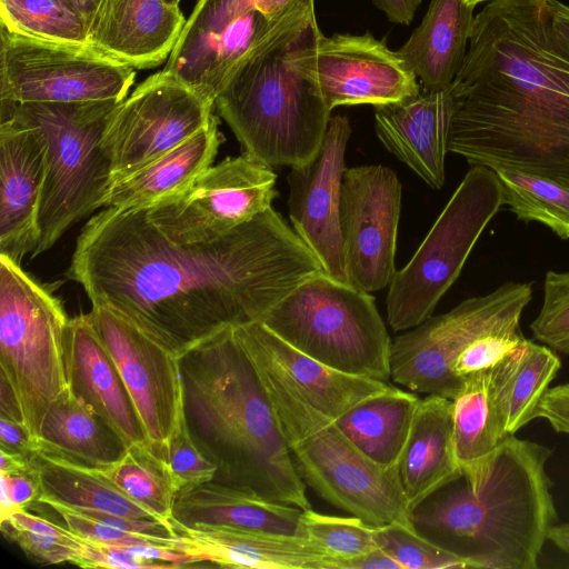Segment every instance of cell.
Returning a JSON list of instances; mask_svg holds the SVG:
<instances>
[{
  "label": "cell",
  "instance_id": "obj_49",
  "mask_svg": "<svg viewBox=\"0 0 569 569\" xmlns=\"http://www.w3.org/2000/svg\"><path fill=\"white\" fill-rule=\"evenodd\" d=\"M422 0H372V2L386 14L389 21L408 26Z\"/></svg>",
  "mask_w": 569,
  "mask_h": 569
},
{
  "label": "cell",
  "instance_id": "obj_26",
  "mask_svg": "<svg viewBox=\"0 0 569 569\" xmlns=\"http://www.w3.org/2000/svg\"><path fill=\"white\" fill-rule=\"evenodd\" d=\"M397 472L410 511L461 476L453 448L451 399L438 395L421 399Z\"/></svg>",
  "mask_w": 569,
  "mask_h": 569
},
{
  "label": "cell",
  "instance_id": "obj_19",
  "mask_svg": "<svg viewBox=\"0 0 569 569\" xmlns=\"http://www.w3.org/2000/svg\"><path fill=\"white\" fill-rule=\"evenodd\" d=\"M350 136L351 126L346 116L330 118L316 156L292 167L287 177L289 217L296 233L317 257L323 272L343 283H349V279L339 208Z\"/></svg>",
  "mask_w": 569,
  "mask_h": 569
},
{
  "label": "cell",
  "instance_id": "obj_43",
  "mask_svg": "<svg viewBox=\"0 0 569 569\" xmlns=\"http://www.w3.org/2000/svg\"><path fill=\"white\" fill-rule=\"evenodd\" d=\"M39 502L51 507L63 519L66 527L78 536L92 541L111 546L130 545H164L177 547L178 536L173 538L133 532L112 527L81 511L51 499H41Z\"/></svg>",
  "mask_w": 569,
  "mask_h": 569
},
{
  "label": "cell",
  "instance_id": "obj_33",
  "mask_svg": "<svg viewBox=\"0 0 569 569\" xmlns=\"http://www.w3.org/2000/svg\"><path fill=\"white\" fill-rule=\"evenodd\" d=\"M32 458L42 491L39 500L51 499L70 507L92 509L113 516L160 521L93 467L43 451L34 452Z\"/></svg>",
  "mask_w": 569,
  "mask_h": 569
},
{
  "label": "cell",
  "instance_id": "obj_28",
  "mask_svg": "<svg viewBox=\"0 0 569 569\" xmlns=\"http://www.w3.org/2000/svg\"><path fill=\"white\" fill-rule=\"evenodd\" d=\"M301 511L251 489L211 480L180 491L171 519L188 527L222 526L297 535Z\"/></svg>",
  "mask_w": 569,
  "mask_h": 569
},
{
  "label": "cell",
  "instance_id": "obj_47",
  "mask_svg": "<svg viewBox=\"0 0 569 569\" xmlns=\"http://www.w3.org/2000/svg\"><path fill=\"white\" fill-rule=\"evenodd\" d=\"M537 418L547 420L556 432L569 435V382L545 391L535 409Z\"/></svg>",
  "mask_w": 569,
  "mask_h": 569
},
{
  "label": "cell",
  "instance_id": "obj_27",
  "mask_svg": "<svg viewBox=\"0 0 569 569\" xmlns=\"http://www.w3.org/2000/svg\"><path fill=\"white\" fill-rule=\"evenodd\" d=\"M221 141L218 119L213 114L210 122L196 134L130 174L113 181L102 208L148 209L163 199L181 193L212 164Z\"/></svg>",
  "mask_w": 569,
  "mask_h": 569
},
{
  "label": "cell",
  "instance_id": "obj_6",
  "mask_svg": "<svg viewBox=\"0 0 569 569\" xmlns=\"http://www.w3.org/2000/svg\"><path fill=\"white\" fill-rule=\"evenodd\" d=\"M287 51L242 64L214 100V109L243 153L270 168L310 161L321 147L331 113L312 87L288 66Z\"/></svg>",
  "mask_w": 569,
  "mask_h": 569
},
{
  "label": "cell",
  "instance_id": "obj_44",
  "mask_svg": "<svg viewBox=\"0 0 569 569\" xmlns=\"http://www.w3.org/2000/svg\"><path fill=\"white\" fill-rule=\"evenodd\" d=\"M520 328L487 333L467 346L455 359L452 372L466 376L492 368L503 361L523 339Z\"/></svg>",
  "mask_w": 569,
  "mask_h": 569
},
{
  "label": "cell",
  "instance_id": "obj_57",
  "mask_svg": "<svg viewBox=\"0 0 569 569\" xmlns=\"http://www.w3.org/2000/svg\"><path fill=\"white\" fill-rule=\"evenodd\" d=\"M168 4L171 6H179L181 0H164Z\"/></svg>",
  "mask_w": 569,
  "mask_h": 569
},
{
  "label": "cell",
  "instance_id": "obj_23",
  "mask_svg": "<svg viewBox=\"0 0 569 569\" xmlns=\"http://www.w3.org/2000/svg\"><path fill=\"white\" fill-rule=\"evenodd\" d=\"M187 19L164 0H99L87 24L93 50L137 69L168 60Z\"/></svg>",
  "mask_w": 569,
  "mask_h": 569
},
{
  "label": "cell",
  "instance_id": "obj_11",
  "mask_svg": "<svg viewBox=\"0 0 569 569\" xmlns=\"http://www.w3.org/2000/svg\"><path fill=\"white\" fill-rule=\"evenodd\" d=\"M531 299L530 282L509 281L428 318L392 341L391 379L413 392L453 399L462 383L451 369L458 355L487 333L520 328Z\"/></svg>",
  "mask_w": 569,
  "mask_h": 569
},
{
  "label": "cell",
  "instance_id": "obj_13",
  "mask_svg": "<svg viewBox=\"0 0 569 569\" xmlns=\"http://www.w3.org/2000/svg\"><path fill=\"white\" fill-rule=\"evenodd\" d=\"M214 103L162 69L138 84L110 113L101 148L111 183L176 148L213 117Z\"/></svg>",
  "mask_w": 569,
  "mask_h": 569
},
{
  "label": "cell",
  "instance_id": "obj_15",
  "mask_svg": "<svg viewBox=\"0 0 569 569\" xmlns=\"http://www.w3.org/2000/svg\"><path fill=\"white\" fill-rule=\"evenodd\" d=\"M276 179L272 168L244 153L226 158L147 216L173 242H210L271 208Z\"/></svg>",
  "mask_w": 569,
  "mask_h": 569
},
{
  "label": "cell",
  "instance_id": "obj_21",
  "mask_svg": "<svg viewBox=\"0 0 569 569\" xmlns=\"http://www.w3.org/2000/svg\"><path fill=\"white\" fill-rule=\"evenodd\" d=\"M234 335L258 369L280 380L335 420L365 399L391 387L389 382L332 369L297 350L260 321L236 326Z\"/></svg>",
  "mask_w": 569,
  "mask_h": 569
},
{
  "label": "cell",
  "instance_id": "obj_38",
  "mask_svg": "<svg viewBox=\"0 0 569 569\" xmlns=\"http://www.w3.org/2000/svg\"><path fill=\"white\" fill-rule=\"evenodd\" d=\"M0 529L8 540L42 565H74L82 550L80 536L26 509L17 510L0 520Z\"/></svg>",
  "mask_w": 569,
  "mask_h": 569
},
{
  "label": "cell",
  "instance_id": "obj_54",
  "mask_svg": "<svg viewBox=\"0 0 569 569\" xmlns=\"http://www.w3.org/2000/svg\"><path fill=\"white\" fill-rule=\"evenodd\" d=\"M548 540L560 550L569 553V523H556L548 533Z\"/></svg>",
  "mask_w": 569,
  "mask_h": 569
},
{
  "label": "cell",
  "instance_id": "obj_9",
  "mask_svg": "<svg viewBox=\"0 0 569 569\" xmlns=\"http://www.w3.org/2000/svg\"><path fill=\"white\" fill-rule=\"evenodd\" d=\"M68 322L52 290L0 254V377L11 387L33 440L50 406L68 387Z\"/></svg>",
  "mask_w": 569,
  "mask_h": 569
},
{
  "label": "cell",
  "instance_id": "obj_7",
  "mask_svg": "<svg viewBox=\"0 0 569 569\" xmlns=\"http://www.w3.org/2000/svg\"><path fill=\"white\" fill-rule=\"evenodd\" d=\"M118 103L0 101V117L13 116L36 127L47 144L40 239L31 258L50 249L70 227L102 208L111 184V168L101 148V136Z\"/></svg>",
  "mask_w": 569,
  "mask_h": 569
},
{
  "label": "cell",
  "instance_id": "obj_42",
  "mask_svg": "<svg viewBox=\"0 0 569 569\" xmlns=\"http://www.w3.org/2000/svg\"><path fill=\"white\" fill-rule=\"evenodd\" d=\"M164 458L179 492L211 481L216 477L217 465L203 453L190 432L184 405L167 441Z\"/></svg>",
  "mask_w": 569,
  "mask_h": 569
},
{
  "label": "cell",
  "instance_id": "obj_31",
  "mask_svg": "<svg viewBox=\"0 0 569 569\" xmlns=\"http://www.w3.org/2000/svg\"><path fill=\"white\" fill-rule=\"evenodd\" d=\"M126 448L114 430L69 387L50 406L36 439V452L56 453L93 468L117 461Z\"/></svg>",
  "mask_w": 569,
  "mask_h": 569
},
{
  "label": "cell",
  "instance_id": "obj_8",
  "mask_svg": "<svg viewBox=\"0 0 569 569\" xmlns=\"http://www.w3.org/2000/svg\"><path fill=\"white\" fill-rule=\"evenodd\" d=\"M260 322L340 372L385 382L391 378L392 341L375 298L323 271L298 284Z\"/></svg>",
  "mask_w": 569,
  "mask_h": 569
},
{
  "label": "cell",
  "instance_id": "obj_25",
  "mask_svg": "<svg viewBox=\"0 0 569 569\" xmlns=\"http://www.w3.org/2000/svg\"><path fill=\"white\" fill-rule=\"evenodd\" d=\"M64 362L71 392L101 417L126 447L147 441L127 387L89 313L69 319Z\"/></svg>",
  "mask_w": 569,
  "mask_h": 569
},
{
  "label": "cell",
  "instance_id": "obj_50",
  "mask_svg": "<svg viewBox=\"0 0 569 569\" xmlns=\"http://www.w3.org/2000/svg\"><path fill=\"white\" fill-rule=\"evenodd\" d=\"M340 569H401L381 548H376L362 556L346 560Z\"/></svg>",
  "mask_w": 569,
  "mask_h": 569
},
{
  "label": "cell",
  "instance_id": "obj_2",
  "mask_svg": "<svg viewBox=\"0 0 569 569\" xmlns=\"http://www.w3.org/2000/svg\"><path fill=\"white\" fill-rule=\"evenodd\" d=\"M452 86L450 152L569 188V47L548 0L486 4Z\"/></svg>",
  "mask_w": 569,
  "mask_h": 569
},
{
  "label": "cell",
  "instance_id": "obj_55",
  "mask_svg": "<svg viewBox=\"0 0 569 569\" xmlns=\"http://www.w3.org/2000/svg\"><path fill=\"white\" fill-rule=\"evenodd\" d=\"M83 16L88 24L91 19L99 0H69Z\"/></svg>",
  "mask_w": 569,
  "mask_h": 569
},
{
  "label": "cell",
  "instance_id": "obj_46",
  "mask_svg": "<svg viewBox=\"0 0 569 569\" xmlns=\"http://www.w3.org/2000/svg\"><path fill=\"white\" fill-rule=\"evenodd\" d=\"M36 466V465H34ZM1 479V511L0 520L6 519L17 510L24 509L41 497V486L37 468L27 473H3Z\"/></svg>",
  "mask_w": 569,
  "mask_h": 569
},
{
  "label": "cell",
  "instance_id": "obj_12",
  "mask_svg": "<svg viewBox=\"0 0 569 569\" xmlns=\"http://www.w3.org/2000/svg\"><path fill=\"white\" fill-rule=\"evenodd\" d=\"M136 69L88 46L47 42L0 24V101L121 102Z\"/></svg>",
  "mask_w": 569,
  "mask_h": 569
},
{
  "label": "cell",
  "instance_id": "obj_48",
  "mask_svg": "<svg viewBox=\"0 0 569 569\" xmlns=\"http://www.w3.org/2000/svg\"><path fill=\"white\" fill-rule=\"evenodd\" d=\"M1 449L32 455L36 452L33 440L23 423L0 417Z\"/></svg>",
  "mask_w": 569,
  "mask_h": 569
},
{
  "label": "cell",
  "instance_id": "obj_18",
  "mask_svg": "<svg viewBox=\"0 0 569 569\" xmlns=\"http://www.w3.org/2000/svg\"><path fill=\"white\" fill-rule=\"evenodd\" d=\"M89 315L121 375L147 441L164 456L184 405L179 358L104 306L92 305Z\"/></svg>",
  "mask_w": 569,
  "mask_h": 569
},
{
  "label": "cell",
  "instance_id": "obj_5",
  "mask_svg": "<svg viewBox=\"0 0 569 569\" xmlns=\"http://www.w3.org/2000/svg\"><path fill=\"white\" fill-rule=\"evenodd\" d=\"M257 370L305 483L332 506L371 525L398 523L415 528L397 468L383 469L376 465L335 419L317 410L280 380Z\"/></svg>",
  "mask_w": 569,
  "mask_h": 569
},
{
  "label": "cell",
  "instance_id": "obj_17",
  "mask_svg": "<svg viewBox=\"0 0 569 569\" xmlns=\"http://www.w3.org/2000/svg\"><path fill=\"white\" fill-rule=\"evenodd\" d=\"M401 209V183L388 167L346 169L339 224L349 283L366 292L391 283Z\"/></svg>",
  "mask_w": 569,
  "mask_h": 569
},
{
  "label": "cell",
  "instance_id": "obj_40",
  "mask_svg": "<svg viewBox=\"0 0 569 569\" xmlns=\"http://www.w3.org/2000/svg\"><path fill=\"white\" fill-rule=\"evenodd\" d=\"M375 536L378 547L401 569L469 568L465 558L431 541L416 528L398 523L376 526Z\"/></svg>",
  "mask_w": 569,
  "mask_h": 569
},
{
  "label": "cell",
  "instance_id": "obj_32",
  "mask_svg": "<svg viewBox=\"0 0 569 569\" xmlns=\"http://www.w3.org/2000/svg\"><path fill=\"white\" fill-rule=\"evenodd\" d=\"M420 401L413 391L391 386L359 402L336 422L376 465L396 469Z\"/></svg>",
  "mask_w": 569,
  "mask_h": 569
},
{
  "label": "cell",
  "instance_id": "obj_20",
  "mask_svg": "<svg viewBox=\"0 0 569 569\" xmlns=\"http://www.w3.org/2000/svg\"><path fill=\"white\" fill-rule=\"evenodd\" d=\"M0 254L20 263L36 250L47 144L33 126L0 117Z\"/></svg>",
  "mask_w": 569,
  "mask_h": 569
},
{
  "label": "cell",
  "instance_id": "obj_24",
  "mask_svg": "<svg viewBox=\"0 0 569 569\" xmlns=\"http://www.w3.org/2000/svg\"><path fill=\"white\" fill-rule=\"evenodd\" d=\"M169 522L177 547L220 567L250 569H339L340 561L299 535L222 526L188 527Z\"/></svg>",
  "mask_w": 569,
  "mask_h": 569
},
{
  "label": "cell",
  "instance_id": "obj_3",
  "mask_svg": "<svg viewBox=\"0 0 569 569\" xmlns=\"http://www.w3.org/2000/svg\"><path fill=\"white\" fill-rule=\"evenodd\" d=\"M190 432L214 481L311 508L260 375L228 327L179 358Z\"/></svg>",
  "mask_w": 569,
  "mask_h": 569
},
{
  "label": "cell",
  "instance_id": "obj_14",
  "mask_svg": "<svg viewBox=\"0 0 569 569\" xmlns=\"http://www.w3.org/2000/svg\"><path fill=\"white\" fill-rule=\"evenodd\" d=\"M284 58L330 111L339 106L395 103L421 89L398 52L370 33L326 37L319 31Z\"/></svg>",
  "mask_w": 569,
  "mask_h": 569
},
{
  "label": "cell",
  "instance_id": "obj_10",
  "mask_svg": "<svg viewBox=\"0 0 569 569\" xmlns=\"http://www.w3.org/2000/svg\"><path fill=\"white\" fill-rule=\"evenodd\" d=\"M502 206V186L496 172L471 166L420 247L388 287L387 319L393 331H407L432 316Z\"/></svg>",
  "mask_w": 569,
  "mask_h": 569
},
{
  "label": "cell",
  "instance_id": "obj_22",
  "mask_svg": "<svg viewBox=\"0 0 569 569\" xmlns=\"http://www.w3.org/2000/svg\"><path fill=\"white\" fill-rule=\"evenodd\" d=\"M456 92L451 83L442 90L420 91L402 101L375 107L378 139L429 187L445 184V161Z\"/></svg>",
  "mask_w": 569,
  "mask_h": 569
},
{
  "label": "cell",
  "instance_id": "obj_41",
  "mask_svg": "<svg viewBox=\"0 0 569 569\" xmlns=\"http://www.w3.org/2000/svg\"><path fill=\"white\" fill-rule=\"evenodd\" d=\"M530 330L537 341L569 356V271L546 273L542 305Z\"/></svg>",
  "mask_w": 569,
  "mask_h": 569
},
{
  "label": "cell",
  "instance_id": "obj_34",
  "mask_svg": "<svg viewBox=\"0 0 569 569\" xmlns=\"http://www.w3.org/2000/svg\"><path fill=\"white\" fill-rule=\"evenodd\" d=\"M94 469L131 500L169 523L179 489L164 456L148 441L127 447L117 461Z\"/></svg>",
  "mask_w": 569,
  "mask_h": 569
},
{
  "label": "cell",
  "instance_id": "obj_36",
  "mask_svg": "<svg viewBox=\"0 0 569 569\" xmlns=\"http://www.w3.org/2000/svg\"><path fill=\"white\" fill-rule=\"evenodd\" d=\"M503 192V206L519 220L537 221L560 239H569V188L548 178L505 168L493 169Z\"/></svg>",
  "mask_w": 569,
  "mask_h": 569
},
{
  "label": "cell",
  "instance_id": "obj_37",
  "mask_svg": "<svg viewBox=\"0 0 569 569\" xmlns=\"http://www.w3.org/2000/svg\"><path fill=\"white\" fill-rule=\"evenodd\" d=\"M0 21L22 37L88 46L86 19L69 0H0Z\"/></svg>",
  "mask_w": 569,
  "mask_h": 569
},
{
  "label": "cell",
  "instance_id": "obj_51",
  "mask_svg": "<svg viewBox=\"0 0 569 569\" xmlns=\"http://www.w3.org/2000/svg\"><path fill=\"white\" fill-rule=\"evenodd\" d=\"M32 455H24L21 452L0 449V472L27 473L34 471L36 466Z\"/></svg>",
  "mask_w": 569,
  "mask_h": 569
},
{
  "label": "cell",
  "instance_id": "obj_4",
  "mask_svg": "<svg viewBox=\"0 0 569 569\" xmlns=\"http://www.w3.org/2000/svg\"><path fill=\"white\" fill-rule=\"evenodd\" d=\"M543 445L506 437L473 470L410 511L416 530L469 568L536 569L558 515Z\"/></svg>",
  "mask_w": 569,
  "mask_h": 569
},
{
  "label": "cell",
  "instance_id": "obj_53",
  "mask_svg": "<svg viewBox=\"0 0 569 569\" xmlns=\"http://www.w3.org/2000/svg\"><path fill=\"white\" fill-rule=\"evenodd\" d=\"M0 417L23 423L17 398L2 377H0Z\"/></svg>",
  "mask_w": 569,
  "mask_h": 569
},
{
  "label": "cell",
  "instance_id": "obj_29",
  "mask_svg": "<svg viewBox=\"0 0 569 569\" xmlns=\"http://www.w3.org/2000/svg\"><path fill=\"white\" fill-rule=\"evenodd\" d=\"M475 7L466 0H431L420 24L397 50L425 90L451 86L462 67Z\"/></svg>",
  "mask_w": 569,
  "mask_h": 569
},
{
  "label": "cell",
  "instance_id": "obj_35",
  "mask_svg": "<svg viewBox=\"0 0 569 569\" xmlns=\"http://www.w3.org/2000/svg\"><path fill=\"white\" fill-rule=\"evenodd\" d=\"M503 415L508 435L535 419V409L556 378L561 361L546 345L523 338L507 357Z\"/></svg>",
  "mask_w": 569,
  "mask_h": 569
},
{
  "label": "cell",
  "instance_id": "obj_56",
  "mask_svg": "<svg viewBox=\"0 0 569 569\" xmlns=\"http://www.w3.org/2000/svg\"><path fill=\"white\" fill-rule=\"evenodd\" d=\"M466 1H467V3L476 7L480 2H485V1H489L490 2V1H496V0H466Z\"/></svg>",
  "mask_w": 569,
  "mask_h": 569
},
{
  "label": "cell",
  "instance_id": "obj_1",
  "mask_svg": "<svg viewBox=\"0 0 569 569\" xmlns=\"http://www.w3.org/2000/svg\"><path fill=\"white\" fill-rule=\"evenodd\" d=\"M317 257L272 208L210 242L180 244L147 209L103 208L83 226L66 271L178 358L228 327L262 321Z\"/></svg>",
  "mask_w": 569,
  "mask_h": 569
},
{
  "label": "cell",
  "instance_id": "obj_45",
  "mask_svg": "<svg viewBox=\"0 0 569 569\" xmlns=\"http://www.w3.org/2000/svg\"><path fill=\"white\" fill-rule=\"evenodd\" d=\"M82 550L74 565L82 568L162 569L170 565L138 558L120 546H111L82 538Z\"/></svg>",
  "mask_w": 569,
  "mask_h": 569
},
{
  "label": "cell",
  "instance_id": "obj_39",
  "mask_svg": "<svg viewBox=\"0 0 569 569\" xmlns=\"http://www.w3.org/2000/svg\"><path fill=\"white\" fill-rule=\"evenodd\" d=\"M375 530V525L357 516H331L308 508L301 511L297 535L337 558L340 569L343 561L378 548Z\"/></svg>",
  "mask_w": 569,
  "mask_h": 569
},
{
  "label": "cell",
  "instance_id": "obj_16",
  "mask_svg": "<svg viewBox=\"0 0 569 569\" xmlns=\"http://www.w3.org/2000/svg\"><path fill=\"white\" fill-rule=\"evenodd\" d=\"M317 32L315 6L279 17L252 9L210 28L181 32L163 69L214 103L227 80L242 64L292 49Z\"/></svg>",
  "mask_w": 569,
  "mask_h": 569
},
{
  "label": "cell",
  "instance_id": "obj_52",
  "mask_svg": "<svg viewBox=\"0 0 569 569\" xmlns=\"http://www.w3.org/2000/svg\"><path fill=\"white\" fill-rule=\"evenodd\" d=\"M551 22L557 36L569 47V4L548 0Z\"/></svg>",
  "mask_w": 569,
  "mask_h": 569
},
{
  "label": "cell",
  "instance_id": "obj_30",
  "mask_svg": "<svg viewBox=\"0 0 569 569\" xmlns=\"http://www.w3.org/2000/svg\"><path fill=\"white\" fill-rule=\"evenodd\" d=\"M507 358L462 379L452 400V438L461 473L487 459L508 436L503 415Z\"/></svg>",
  "mask_w": 569,
  "mask_h": 569
}]
</instances>
